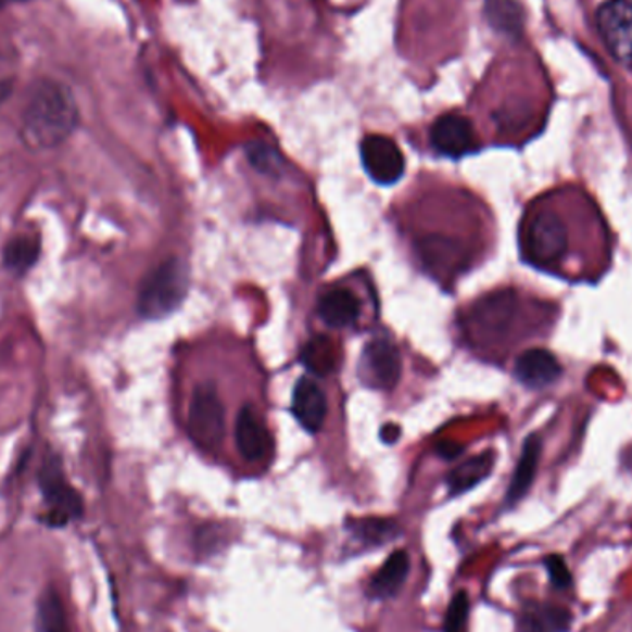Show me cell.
Returning <instances> with one entry per match:
<instances>
[{"instance_id":"28","label":"cell","mask_w":632,"mask_h":632,"mask_svg":"<svg viewBox=\"0 0 632 632\" xmlns=\"http://www.w3.org/2000/svg\"><path fill=\"white\" fill-rule=\"evenodd\" d=\"M437 452H439V455L444 457V459H455L463 450H460L459 444H455V442H441V444L437 446Z\"/></svg>"},{"instance_id":"26","label":"cell","mask_w":632,"mask_h":632,"mask_svg":"<svg viewBox=\"0 0 632 632\" xmlns=\"http://www.w3.org/2000/svg\"><path fill=\"white\" fill-rule=\"evenodd\" d=\"M468 614H470V599L466 592L455 594L446 612V623H444V632H465L466 621H468Z\"/></svg>"},{"instance_id":"14","label":"cell","mask_w":632,"mask_h":632,"mask_svg":"<svg viewBox=\"0 0 632 632\" xmlns=\"http://www.w3.org/2000/svg\"><path fill=\"white\" fill-rule=\"evenodd\" d=\"M359 298L347 289H333L320 298L318 316L329 328H346L359 316Z\"/></svg>"},{"instance_id":"21","label":"cell","mask_w":632,"mask_h":632,"mask_svg":"<svg viewBox=\"0 0 632 632\" xmlns=\"http://www.w3.org/2000/svg\"><path fill=\"white\" fill-rule=\"evenodd\" d=\"M39 632H71L67 610L63 605L62 595L54 586L45 589L38 602Z\"/></svg>"},{"instance_id":"30","label":"cell","mask_w":632,"mask_h":632,"mask_svg":"<svg viewBox=\"0 0 632 632\" xmlns=\"http://www.w3.org/2000/svg\"><path fill=\"white\" fill-rule=\"evenodd\" d=\"M12 93V80L0 78V104L8 99V94Z\"/></svg>"},{"instance_id":"11","label":"cell","mask_w":632,"mask_h":632,"mask_svg":"<svg viewBox=\"0 0 632 632\" xmlns=\"http://www.w3.org/2000/svg\"><path fill=\"white\" fill-rule=\"evenodd\" d=\"M292 413L300 426L309 433H318L323 429L328 415V400L313 379L302 378L298 381L292 392Z\"/></svg>"},{"instance_id":"13","label":"cell","mask_w":632,"mask_h":632,"mask_svg":"<svg viewBox=\"0 0 632 632\" xmlns=\"http://www.w3.org/2000/svg\"><path fill=\"white\" fill-rule=\"evenodd\" d=\"M571 623L570 610L553 603H526L518 614L520 632H570Z\"/></svg>"},{"instance_id":"2","label":"cell","mask_w":632,"mask_h":632,"mask_svg":"<svg viewBox=\"0 0 632 632\" xmlns=\"http://www.w3.org/2000/svg\"><path fill=\"white\" fill-rule=\"evenodd\" d=\"M38 489L43 510L38 515L41 526L52 531L67 529L86 515V503L75 484L71 483L56 452H47L38 470Z\"/></svg>"},{"instance_id":"9","label":"cell","mask_w":632,"mask_h":632,"mask_svg":"<svg viewBox=\"0 0 632 632\" xmlns=\"http://www.w3.org/2000/svg\"><path fill=\"white\" fill-rule=\"evenodd\" d=\"M431 144L439 154L463 157L478 149V137L468 118L457 113H447L434 121L431 128Z\"/></svg>"},{"instance_id":"31","label":"cell","mask_w":632,"mask_h":632,"mask_svg":"<svg viewBox=\"0 0 632 632\" xmlns=\"http://www.w3.org/2000/svg\"><path fill=\"white\" fill-rule=\"evenodd\" d=\"M12 2H17V0H0V10H4L8 4H12Z\"/></svg>"},{"instance_id":"8","label":"cell","mask_w":632,"mask_h":632,"mask_svg":"<svg viewBox=\"0 0 632 632\" xmlns=\"http://www.w3.org/2000/svg\"><path fill=\"white\" fill-rule=\"evenodd\" d=\"M361 160L368 176L379 186H392L405 173V157L391 137H365L361 143Z\"/></svg>"},{"instance_id":"15","label":"cell","mask_w":632,"mask_h":632,"mask_svg":"<svg viewBox=\"0 0 632 632\" xmlns=\"http://www.w3.org/2000/svg\"><path fill=\"white\" fill-rule=\"evenodd\" d=\"M41 257V242L38 237L15 236L2 249V265L15 278H25L36 267Z\"/></svg>"},{"instance_id":"17","label":"cell","mask_w":632,"mask_h":632,"mask_svg":"<svg viewBox=\"0 0 632 632\" xmlns=\"http://www.w3.org/2000/svg\"><path fill=\"white\" fill-rule=\"evenodd\" d=\"M410 560L407 552H394L391 557L384 560V565L379 568L370 583V595L376 599H389L402 589V584L409 573Z\"/></svg>"},{"instance_id":"6","label":"cell","mask_w":632,"mask_h":632,"mask_svg":"<svg viewBox=\"0 0 632 632\" xmlns=\"http://www.w3.org/2000/svg\"><path fill=\"white\" fill-rule=\"evenodd\" d=\"M597 28L614 60L632 67V2H605L597 12Z\"/></svg>"},{"instance_id":"1","label":"cell","mask_w":632,"mask_h":632,"mask_svg":"<svg viewBox=\"0 0 632 632\" xmlns=\"http://www.w3.org/2000/svg\"><path fill=\"white\" fill-rule=\"evenodd\" d=\"M78 125L80 110L65 84L49 78L34 84L21 113L20 136L26 149H56L75 134Z\"/></svg>"},{"instance_id":"20","label":"cell","mask_w":632,"mask_h":632,"mask_svg":"<svg viewBox=\"0 0 632 632\" xmlns=\"http://www.w3.org/2000/svg\"><path fill=\"white\" fill-rule=\"evenodd\" d=\"M484 13L490 26L505 36L516 38L523 30V10L518 0H486Z\"/></svg>"},{"instance_id":"4","label":"cell","mask_w":632,"mask_h":632,"mask_svg":"<svg viewBox=\"0 0 632 632\" xmlns=\"http://www.w3.org/2000/svg\"><path fill=\"white\" fill-rule=\"evenodd\" d=\"M187 428L192 442L204 450H215L223 442L226 433V415L213 384H199L197 391L192 392Z\"/></svg>"},{"instance_id":"7","label":"cell","mask_w":632,"mask_h":632,"mask_svg":"<svg viewBox=\"0 0 632 632\" xmlns=\"http://www.w3.org/2000/svg\"><path fill=\"white\" fill-rule=\"evenodd\" d=\"M361 379L379 391H392L402 376V355L396 344L387 339L368 342L359 366Z\"/></svg>"},{"instance_id":"10","label":"cell","mask_w":632,"mask_h":632,"mask_svg":"<svg viewBox=\"0 0 632 632\" xmlns=\"http://www.w3.org/2000/svg\"><path fill=\"white\" fill-rule=\"evenodd\" d=\"M236 442L242 459L249 463H260L270 453V433L252 405H244L237 415Z\"/></svg>"},{"instance_id":"19","label":"cell","mask_w":632,"mask_h":632,"mask_svg":"<svg viewBox=\"0 0 632 632\" xmlns=\"http://www.w3.org/2000/svg\"><path fill=\"white\" fill-rule=\"evenodd\" d=\"M494 468V453H481L478 457H471L447 476V486L453 496L465 494L468 490L478 486L481 481L489 478Z\"/></svg>"},{"instance_id":"23","label":"cell","mask_w":632,"mask_h":632,"mask_svg":"<svg viewBox=\"0 0 632 632\" xmlns=\"http://www.w3.org/2000/svg\"><path fill=\"white\" fill-rule=\"evenodd\" d=\"M337 359L339 355H337L336 342L326 336L311 339L302 350V363L305 368L320 378H326L328 374L336 370Z\"/></svg>"},{"instance_id":"5","label":"cell","mask_w":632,"mask_h":632,"mask_svg":"<svg viewBox=\"0 0 632 632\" xmlns=\"http://www.w3.org/2000/svg\"><path fill=\"white\" fill-rule=\"evenodd\" d=\"M527 257L539 267H552L568 250V231L557 213L540 211L523 233Z\"/></svg>"},{"instance_id":"25","label":"cell","mask_w":632,"mask_h":632,"mask_svg":"<svg viewBox=\"0 0 632 632\" xmlns=\"http://www.w3.org/2000/svg\"><path fill=\"white\" fill-rule=\"evenodd\" d=\"M247 154H249L250 163H252L255 170H260V173L274 176V174H278L279 170H281V163L283 162H281V157H279L278 152H276L274 149H270L268 144H249Z\"/></svg>"},{"instance_id":"27","label":"cell","mask_w":632,"mask_h":632,"mask_svg":"<svg viewBox=\"0 0 632 632\" xmlns=\"http://www.w3.org/2000/svg\"><path fill=\"white\" fill-rule=\"evenodd\" d=\"M544 566H546L547 576H549V581L555 589L568 590L573 586V577H571L570 568L566 565L563 555H547L544 558Z\"/></svg>"},{"instance_id":"22","label":"cell","mask_w":632,"mask_h":632,"mask_svg":"<svg viewBox=\"0 0 632 632\" xmlns=\"http://www.w3.org/2000/svg\"><path fill=\"white\" fill-rule=\"evenodd\" d=\"M420 252L424 265L433 273H447L459 265L460 254L457 244H453L452 241L442 239V237L433 236L424 239Z\"/></svg>"},{"instance_id":"24","label":"cell","mask_w":632,"mask_h":632,"mask_svg":"<svg viewBox=\"0 0 632 632\" xmlns=\"http://www.w3.org/2000/svg\"><path fill=\"white\" fill-rule=\"evenodd\" d=\"M350 531L355 539L368 544V546H381L384 542H391L400 534L396 521L387 518H363L350 526Z\"/></svg>"},{"instance_id":"3","label":"cell","mask_w":632,"mask_h":632,"mask_svg":"<svg viewBox=\"0 0 632 632\" xmlns=\"http://www.w3.org/2000/svg\"><path fill=\"white\" fill-rule=\"evenodd\" d=\"M189 287V268L180 257H168L144 276L137 311L147 320H160L180 307Z\"/></svg>"},{"instance_id":"12","label":"cell","mask_w":632,"mask_h":632,"mask_svg":"<svg viewBox=\"0 0 632 632\" xmlns=\"http://www.w3.org/2000/svg\"><path fill=\"white\" fill-rule=\"evenodd\" d=\"M515 374L518 381L529 389H544L560 378L563 366L552 352L533 347L516 359Z\"/></svg>"},{"instance_id":"29","label":"cell","mask_w":632,"mask_h":632,"mask_svg":"<svg viewBox=\"0 0 632 632\" xmlns=\"http://www.w3.org/2000/svg\"><path fill=\"white\" fill-rule=\"evenodd\" d=\"M397 437H400V428L394 426V424H389V426H384L381 429V439H383L387 444H392V442L397 441Z\"/></svg>"},{"instance_id":"18","label":"cell","mask_w":632,"mask_h":632,"mask_svg":"<svg viewBox=\"0 0 632 632\" xmlns=\"http://www.w3.org/2000/svg\"><path fill=\"white\" fill-rule=\"evenodd\" d=\"M513 300L508 294H497V296L483 300L476 305L471 313V323L481 333H500L507 326L513 316Z\"/></svg>"},{"instance_id":"16","label":"cell","mask_w":632,"mask_h":632,"mask_svg":"<svg viewBox=\"0 0 632 632\" xmlns=\"http://www.w3.org/2000/svg\"><path fill=\"white\" fill-rule=\"evenodd\" d=\"M540 450H542L540 437L531 434L521 447L520 459H518L515 476H513V481L507 490V505L510 507L520 502L521 497L526 496L531 489L534 476H536V468H539Z\"/></svg>"}]
</instances>
